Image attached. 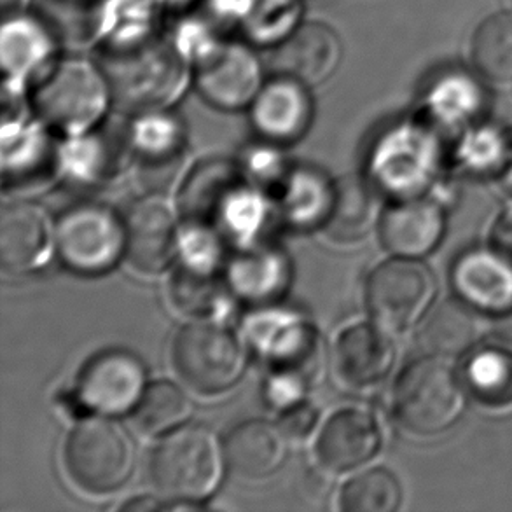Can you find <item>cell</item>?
I'll use <instances>...</instances> for the list:
<instances>
[{
	"mask_svg": "<svg viewBox=\"0 0 512 512\" xmlns=\"http://www.w3.org/2000/svg\"><path fill=\"white\" fill-rule=\"evenodd\" d=\"M270 196L291 224L313 226L329 217L334 184L313 168H292Z\"/></svg>",
	"mask_w": 512,
	"mask_h": 512,
	"instance_id": "27",
	"label": "cell"
},
{
	"mask_svg": "<svg viewBox=\"0 0 512 512\" xmlns=\"http://www.w3.org/2000/svg\"><path fill=\"white\" fill-rule=\"evenodd\" d=\"M193 404L182 388L172 381H156L147 385L137 408L133 409V423L144 434H168L189 420Z\"/></svg>",
	"mask_w": 512,
	"mask_h": 512,
	"instance_id": "29",
	"label": "cell"
},
{
	"mask_svg": "<svg viewBox=\"0 0 512 512\" xmlns=\"http://www.w3.org/2000/svg\"><path fill=\"white\" fill-rule=\"evenodd\" d=\"M156 490L177 502H198L214 493L222 476V450L212 430L180 425L161 437L149 462Z\"/></svg>",
	"mask_w": 512,
	"mask_h": 512,
	"instance_id": "4",
	"label": "cell"
},
{
	"mask_svg": "<svg viewBox=\"0 0 512 512\" xmlns=\"http://www.w3.org/2000/svg\"><path fill=\"white\" fill-rule=\"evenodd\" d=\"M287 441L280 425L249 420L229 432L224 457L236 474L245 478H266L284 464Z\"/></svg>",
	"mask_w": 512,
	"mask_h": 512,
	"instance_id": "25",
	"label": "cell"
},
{
	"mask_svg": "<svg viewBox=\"0 0 512 512\" xmlns=\"http://www.w3.org/2000/svg\"><path fill=\"white\" fill-rule=\"evenodd\" d=\"M378 194L373 182L359 175H345L334 184L333 208L324 226L338 242L366 236L378 219Z\"/></svg>",
	"mask_w": 512,
	"mask_h": 512,
	"instance_id": "26",
	"label": "cell"
},
{
	"mask_svg": "<svg viewBox=\"0 0 512 512\" xmlns=\"http://www.w3.org/2000/svg\"><path fill=\"white\" fill-rule=\"evenodd\" d=\"M492 247L512 261V203H509L492 228Z\"/></svg>",
	"mask_w": 512,
	"mask_h": 512,
	"instance_id": "39",
	"label": "cell"
},
{
	"mask_svg": "<svg viewBox=\"0 0 512 512\" xmlns=\"http://www.w3.org/2000/svg\"><path fill=\"white\" fill-rule=\"evenodd\" d=\"M170 294L182 312L207 317L224 308L226 284L219 280L217 271L198 270L182 264L172 278Z\"/></svg>",
	"mask_w": 512,
	"mask_h": 512,
	"instance_id": "32",
	"label": "cell"
},
{
	"mask_svg": "<svg viewBox=\"0 0 512 512\" xmlns=\"http://www.w3.org/2000/svg\"><path fill=\"white\" fill-rule=\"evenodd\" d=\"M126 254L135 270L156 275L167 270L180 252L179 222L160 196L137 201L125 219Z\"/></svg>",
	"mask_w": 512,
	"mask_h": 512,
	"instance_id": "13",
	"label": "cell"
},
{
	"mask_svg": "<svg viewBox=\"0 0 512 512\" xmlns=\"http://www.w3.org/2000/svg\"><path fill=\"white\" fill-rule=\"evenodd\" d=\"M444 153L436 133L425 126H402L376 146L369 180L394 200L429 194L441 177Z\"/></svg>",
	"mask_w": 512,
	"mask_h": 512,
	"instance_id": "6",
	"label": "cell"
},
{
	"mask_svg": "<svg viewBox=\"0 0 512 512\" xmlns=\"http://www.w3.org/2000/svg\"><path fill=\"white\" fill-rule=\"evenodd\" d=\"M53 231L48 215L28 201H14L0 215V266L9 275H23L48 261Z\"/></svg>",
	"mask_w": 512,
	"mask_h": 512,
	"instance_id": "17",
	"label": "cell"
},
{
	"mask_svg": "<svg viewBox=\"0 0 512 512\" xmlns=\"http://www.w3.org/2000/svg\"><path fill=\"white\" fill-rule=\"evenodd\" d=\"M4 153L6 186H32L51 172L48 144L39 133L14 135L13 144H6Z\"/></svg>",
	"mask_w": 512,
	"mask_h": 512,
	"instance_id": "36",
	"label": "cell"
},
{
	"mask_svg": "<svg viewBox=\"0 0 512 512\" xmlns=\"http://www.w3.org/2000/svg\"><path fill=\"white\" fill-rule=\"evenodd\" d=\"M319 422V411L310 402L299 401L289 408L282 409L280 416V429L284 430L287 439L303 441L312 434L315 425Z\"/></svg>",
	"mask_w": 512,
	"mask_h": 512,
	"instance_id": "38",
	"label": "cell"
},
{
	"mask_svg": "<svg viewBox=\"0 0 512 512\" xmlns=\"http://www.w3.org/2000/svg\"><path fill=\"white\" fill-rule=\"evenodd\" d=\"M173 364L180 378L203 394H219L242 378L247 352L240 338L215 322H193L173 341Z\"/></svg>",
	"mask_w": 512,
	"mask_h": 512,
	"instance_id": "9",
	"label": "cell"
},
{
	"mask_svg": "<svg viewBox=\"0 0 512 512\" xmlns=\"http://www.w3.org/2000/svg\"><path fill=\"white\" fill-rule=\"evenodd\" d=\"M502 186L506 187L507 193L512 194V133L509 135V158H507L506 168L499 177Z\"/></svg>",
	"mask_w": 512,
	"mask_h": 512,
	"instance_id": "42",
	"label": "cell"
},
{
	"mask_svg": "<svg viewBox=\"0 0 512 512\" xmlns=\"http://www.w3.org/2000/svg\"><path fill=\"white\" fill-rule=\"evenodd\" d=\"M380 446L376 418L364 409L346 408L334 413L322 427L317 457L327 471L348 472L369 462Z\"/></svg>",
	"mask_w": 512,
	"mask_h": 512,
	"instance_id": "20",
	"label": "cell"
},
{
	"mask_svg": "<svg viewBox=\"0 0 512 512\" xmlns=\"http://www.w3.org/2000/svg\"><path fill=\"white\" fill-rule=\"evenodd\" d=\"M402 499V486L394 472L374 467L343 486L340 507L348 512H395L401 509Z\"/></svg>",
	"mask_w": 512,
	"mask_h": 512,
	"instance_id": "31",
	"label": "cell"
},
{
	"mask_svg": "<svg viewBox=\"0 0 512 512\" xmlns=\"http://www.w3.org/2000/svg\"><path fill=\"white\" fill-rule=\"evenodd\" d=\"M509 158V135L493 128H478L460 140L453 160L457 167L472 177L499 179Z\"/></svg>",
	"mask_w": 512,
	"mask_h": 512,
	"instance_id": "33",
	"label": "cell"
},
{
	"mask_svg": "<svg viewBox=\"0 0 512 512\" xmlns=\"http://www.w3.org/2000/svg\"><path fill=\"white\" fill-rule=\"evenodd\" d=\"M111 84L93 65L81 60L60 63L34 95L35 111L55 132L81 137L102 119Z\"/></svg>",
	"mask_w": 512,
	"mask_h": 512,
	"instance_id": "5",
	"label": "cell"
},
{
	"mask_svg": "<svg viewBox=\"0 0 512 512\" xmlns=\"http://www.w3.org/2000/svg\"><path fill=\"white\" fill-rule=\"evenodd\" d=\"M448 215L441 201L425 194L394 200L380 217V240L392 256L423 259L443 243Z\"/></svg>",
	"mask_w": 512,
	"mask_h": 512,
	"instance_id": "12",
	"label": "cell"
},
{
	"mask_svg": "<svg viewBox=\"0 0 512 512\" xmlns=\"http://www.w3.org/2000/svg\"><path fill=\"white\" fill-rule=\"evenodd\" d=\"M196 83L210 104L226 111L252 104L264 86L256 56L238 44L207 51L198 65Z\"/></svg>",
	"mask_w": 512,
	"mask_h": 512,
	"instance_id": "15",
	"label": "cell"
},
{
	"mask_svg": "<svg viewBox=\"0 0 512 512\" xmlns=\"http://www.w3.org/2000/svg\"><path fill=\"white\" fill-rule=\"evenodd\" d=\"M299 16V0H243V28L261 44L284 41L298 28Z\"/></svg>",
	"mask_w": 512,
	"mask_h": 512,
	"instance_id": "35",
	"label": "cell"
},
{
	"mask_svg": "<svg viewBox=\"0 0 512 512\" xmlns=\"http://www.w3.org/2000/svg\"><path fill=\"white\" fill-rule=\"evenodd\" d=\"M51 42L39 25L30 20H7L2 34V60L7 72L14 77L25 76L46 62Z\"/></svg>",
	"mask_w": 512,
	"mask_h": 512,
	"instance_id": "34",
	"label": "cell"
},
{
	"mask_svg": "<svg viewBox=\"0 0 512 512\" xmlns=\"http://www.w3.org/2000/svg\"><path fill=\"white\" fill-rule=\"evenodd\" d=\"M249 336L270 371L268 402L285 409L305 401L324 359L319 333L289 313H264L250 322Z\"/></svg>",
	"mask_w": 512,
	"mask_h": 512,
	"instance_id": "2",
	"label": "cell"
},
{
	"mask_svg": "<svg viewBox=\"0 0 512 512\" xmlns=\"http://www.w3.org/2000/svg\"><path fill=\"white\" fill-rule=\"evenodd\" d=\"M70 172L77 179H109L118 170L119 158L100 140H79L67 154Z\"/></svg>",
	"mask_w": 512,
	"mask_h": 512,
	"instance_id": "37",
	"label": "cell"
},
{
	"mask_svg": "<svg viewBox=\"0 0 512 512\" xmlns=\"http://www.w3.org/2000/svg\"><path fill=\"white\" fill-rule=\"evenodd\" d=\"M156 500L149 499V497H142V499H133L132 502H128L123 506V511H153L158 509Z\"/></svg>",
	"mask_w": 512,
	"mask_h": 512,
	"instance_id": "41",
	"label": "cell"
},
{
	"mask_svg": "<svg viewBox=\"0 0 512 512\" xmlns=\"http://www.w3.org/2000/svg\"><path fill=\"white\" fill-rule=\"evenodd\" d=\"M65 464L84 490L114 492L125 485L135 467L132 437L107 416H84L65 444Z\"/></svg>",
	"mask_w": 512,
	"mask_h": 512,
	"instance_id": "8",
	"label": "cell"
},
{
	"mask_svg": "<svg viewBox=\"0 0 512 512\" xmlns=\"http://www.w3.org/2000/svg\"><path fill=\"white\" fill-rule=\"evenodd\" d=\"M437 280L422 259L394 256L367 278L366 305L373 322L390 333L422 324L436 305Z\"/></svg>",
	"mask_w": 512,
	"mask_h": 512,
	"instance_id": "7",
	"label": "cell"
},
{
	"mask_svg": "<svg viewBox=\"0 0 512 512\" xmlns=\"http://www.w3.org/2000/svg\"><path fill=\"white\" fill-rule=\"evenodd\" d=\"M55 243L58 256L70 270L102 275L126 254L125 221L102 203H79L60 215Z\"/></svg>",
	"mask_w": 512,
	"mask_h": 512,
	"instance_id": "10",
	"label": "cell"
},
{
	"mask_svg": "<svg viewBox=\"0 0 512 512\" xmlns=\"http://www.w3.org/2000/svg\"><path fill=\"white\" fill-rule=\"evenodd\" d=\"M458 299L486 317L512 310V261L493 247L465 250L451 266Z\"/></svg>",
	"mask_w": 512,
	"mask_h": 512,
	"instance_id": "14",
	"label": "cell"
},
{
	"mask_svg": "<svg viewBox=\"0 0 512 512\" xmlns=\"http://www.w3.org/2000/svg\"><path fill=\"white\" fill-rule=\"evenodd\" d=\"M180 212L189 226L212 229L222 240L249 247L263 228L266 203L243 168L207 161L189 175Z\"/></svg>",
	"mask_w": 512,
	"mask_h": 512,
	"instance_id": "1",
	"label": "cell"
},
{
	"mask_svg": "<svg viewBox=\"0 0 512 512\" xmlns=\"http://www.w3.org/2000/svg\"><path fill=\"white\" fill-rule=\"evenodd\" d=\"M147 388L144 362L126 350H105L83 367L70 408L86 415L132 413Z\"/></svg>",
	"mask_w": 512,
	"mask_h": 512,
	"instance_id": "11",
	"label": "cell"
},
{
	"mask_svg": "<svg viewBox=\"0 0 512 512\" xmlns=\"http://www.w3.org/2000/svg\"><path fill=\"white\" fill-rule=\"evenodd\" d=\"M390 331L373 324H355L338 336L334 346L336 373L346 387L369 390L387 380L395 366Z\"/></svg>",
	"mask_w": 512,
	"mask_h": 512,
	"instance_id": "16",
	"label": "cell"
},
{
	"mask_svg": "<svg viewBox=\"0 0 512 512\" xmlns=\"http://www.w3.org/2000/svg\"><path fill=\"white\" fill-rule=\"evenodd\" d=\"M312 121V100L306 84L284 77L264 84L252 102V123L264 139L294 142L305 135Z\"/></svg>",
	"mask_w": 512,
	"mask_h": 512,
	"instance_id": "22",
	"label": "cell"
},
{
	"mask_svg": "<svg viewBox=\"0 0 512 512\" xmlns=\"http://www.w3.org/2000/svg\"><path fill=\"white\" fill-rule=\"evenodd\" d=\"M341 44L331 28L320 23L299 25L271 56V67L306 86L324 83L338 69Z\"/></svg>",
	"mask_w": 512,
	"mask_h": 512,
	"instance_id": "19",
	"label": "cell"
},
{
	"mask_svg": "<svg viewBox=\"0 0 512 512\" xmlns=\"http://www.w3.org/2000/svg\"><path fill=\"white\" fill-rule=\"evenodd\" d=\"M488 336L500 345L512 346V310L486 317Z\"/></svg>",
	"mask_w": 512,
	"mask_h": 512,
	"instance_id": "40",
	"label": "cell"
},
{
	"mask_svg": "<svg viewBox=\"0 0 512 512\" xmlns=\"http://www.w3.org/2000/svg\"><path fill=\"white\" fill-rule=\"evenodd\" d=\"M422 324L420 340L427 353L446 359L471 353L488 336L486 315L465 305L457 296L434 306Z\"/></svg>",
	"mask_w": 512,
	"mask_h": 512,
	"instance_id": "24",
	"label": "cell"
},
{
	"mask_svg": "<svg viewBox=\"0 0 512 512\" xmlns=\"http://www.w3.org/2000/svg\"><path fill=\"white\" fill-rule=\"evenodd\" d=\"M472 62L495 83L512 81V13L486 18L472 37Z\"/></svg>",
	"mask_w": 512,
	"mask_h": 512,
	"instance_id": "30",
	"label": "cell"
},
{
	"mask_svg": "<svg viewBox=\"0 0 512 512\" xmlns=\"http://www.w3.org/2000/svg\"><path fill=\"white\" fill-rule=\"evenodd\" d=\"M469 392L450 360L427 353L406 366L395 381L394 415L416 436L448 432L464 416Z\"/></svg>",
	"mask_w": 512,
	"mask_h": 512,
	"instance_id": "3",
	"label": "cell"
},
{
	"mask_svg": "<svg viewBox=\"0 0 512 512\" xmlns=\"http://www.w3.org/2000/svg\"><path fill=\"white\" fill-rule=\"evenodd\" d=\"M289 280L291 266L282 250L249 245L229 263L226 284L243 301L266 305L282 298Z\"/></svg>",
	"mask_w": 512,
	"mask_h": 512,
	"instance_id": "23",
	"label": "cell"
},
{
	"mask_svg": "<svg viewBox=\"0 0 512 512\" xmlns=\"http://www.w3.org/2000/svg\"><path fill=\"white\" fill-rule=\"evenodd\" d=\"M128 67L132 77L109 81L112 95L126 111L158 112L179 95L182 88L179 62L167 51L154 49L135 56Z\"/></svg>",
	"mask_w": 512,
	"mask_h": 512,
	"instance_id": "21",
	"label": "cell"
},
{
	"mask_svg": "<svg viewBox=\"0 0 512 512\" xmlns=\"http://www.w3.org/2000/svg\"><path fill=\"white\" fill-rule=\"evenodd\" d=\"M132 146L142 186L154 193L172 186L184 161V133L179 123L160 111L144 114L133 130Z\"/></svg>",
	"mask_w": 512,
	"mask_h": 512,
	"instance_id": "18",
	"label": "cell"
},
{
	"mask_svg": "<svg viewBox=\"0 0 512 512\" xmlns=\"http://www.w3.org/2000/svg\"><path fill=\"white\" fill-rule=\"evenodd\" d=\"M462 380L471 397L488 408L512 404V350L506 345L478 346L467 353Z\"/></svg>",
	"mask_w": 512,
	"mask_h": 512,
	"instance_id": "28",
	"label": "cell"
}]
</instances>
